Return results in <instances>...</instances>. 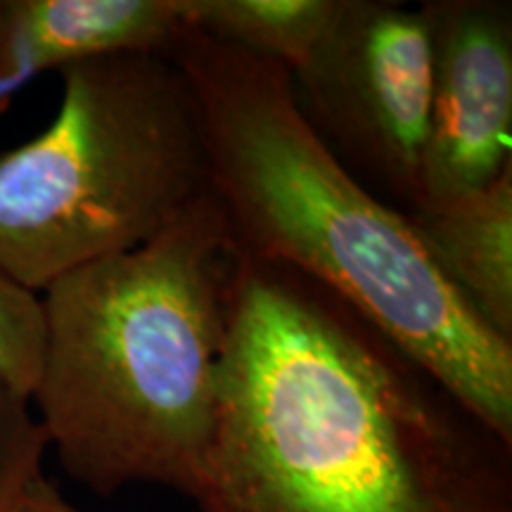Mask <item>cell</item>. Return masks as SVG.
Listing matches in <instances>:
<instances>
[{"label": "cell", "instance_id": "1", "mask_svg": "<svg viewBox=\"0 0 512 512\" xmlns=\"http://www.w3.org/2000/svg\"><path fill=\"white\" fill-rule=\"evenodd\" d=\"M200 512H512V444L306 275L238 249Z\"/></svg>", "mask_w": 512, "mask_h": 512}, {"label": "cell", "instance_id": "2", "mask_svg": "<svg viewBox=\"0 0 512 512\" xmlns=\"http://www.w3.org/2000/svg\"><path fill=\"white\" fill-rule=\"evenodd\" d=\"M169 57L195 95L235 247L337 294L512 444V342L441 275L411 219L325 147L283 64L188 27Z\"/></svg>", "mask_w": 512, "mask_h": 512}, {"label": "cell", "instance_id": "3", "mask_svg": "<svg viewBox=\"0 0 512 512\" xmlns=\"http://www.w3.org/2000/svg\"><path fill=\"white\" fill-rule=\"evenodd\" d=\"M238 247L214 195L147 245L38 294L31 406L48 448L95 496L155 484L192 498L216 422Z\"/></svg>", "mask_w": 512, "mask_h": 512}, {"label": "cell", "instance_id": "4", "mask_svg": "<svg viewBox=\"0 0 512 512\" xmlns=\"http://www.w3.org/2000/svg\"><path fill=\"white\" fill-rule=\"evenodd\" d=\"M60 79L46 131L0 155V275L34 294L209 195L200 110L169 53L95 57Z\"/></svg>", "mask_w": 512, "mask_h": 512}, {"label": "cell", "instance_id": "5", "mask_svg": "<svg viewBox=\"0 0 512 512\" xmlns=\"http://www.w3.org/2000/svg\"><path fill=\"white\" fill-rule=\"evenodd\" d=\"M304 119L356 181L413 211L422 195L432 50L420 5L342 0L323 41L290 72Z\"/></svg>", "mask_w": 512, "mask_h": 512}, {"label": "cell", "instance_id": "6", "mask_svg": "<svg viewBox=\"0 0 512 512\" xmlns=\"http://www.w3.org/2000/svg\"><path fill=\"white\" fill-rule=\"evenodd\" d=\"M420 10L432 93L418 207L489 188L512 166V3L425 0Z\"/></svg>", "mask_w": 512, "mask_h": 512}, {"label": "cell", "instance_id": "7", "mask_svg": "<svg viewBox=\"0 0 512 512\" xmlns=\"http://www.w3.org/2000/svg\"><path fill=\"white\" fill-rule=\"evenodd\" d=\"M183 27V0H0V112L46 72L169 53Z\"/></svg>", "mask_w": 512, "mask_h": 512}, {"label": "cell", "instance_id": "8", "mask_svg": "<svg viewBox=\"0 0 512 512\" xmlns=\"http://www.w3.org/2000/svg\"><path fill=\"white\" fill-rule=\"evenodd\" d=\"M441 275L512 342V166L489 188L408 211Z\"/></svg>", "mask_w": 512, "mask_h": 512}, {"label": "cell", "instance_id": "9", "mask_svg": "<svg viewBox=\"0 0 512 512\" xmlns=\"http://www.w3.org/2000/svg\"><path fill=\"white\" fill-rule=\"evenodd\" d=\"M339 10L342 0H183V22L292 72L323 41Z\"/></svg>", "mask_w": 512, "mask_h": 512}, {"label": "cell", "instance_id": "10", "mask_svg": "<svg viewBox=\"0 0 512 512\" xmlns=\"http://www.w3.org/2000/svg\"><path fill=\"white\" fill-rule=\"evenodd\" d=\"M48 439L31 396L0 377V512H19L43 479Z\"/></svg>", "mask_w": 512, "mask_h": 512}, {"label": "cell", "instance_id": "11", "mask_svg": "<svg viewBox=\"0 0 512 512\" xmlns=\"http://www.w3.org/2000/svg\"><path fill=\"white\" fill-rule=\"evenodd\" d=\"M41 358V299L0 275V377L31 396L41 373Z\"/></svg>", "mask_w": 512, "mask_h": 512}, {"label": "cell", "instance_id": "12", "mask_svg": "<svg viewBox=\"0 0 512 512\" xmlns=\"http://www.w3.org/2000/svg\"><path fill=\"white\" fill-rule=\"evenodd\" d=\"M19 512H83L64 498L46 477L38 479Z\"/></svg>", "mask_w": 512, "mask_h": 512}]
</instances>
